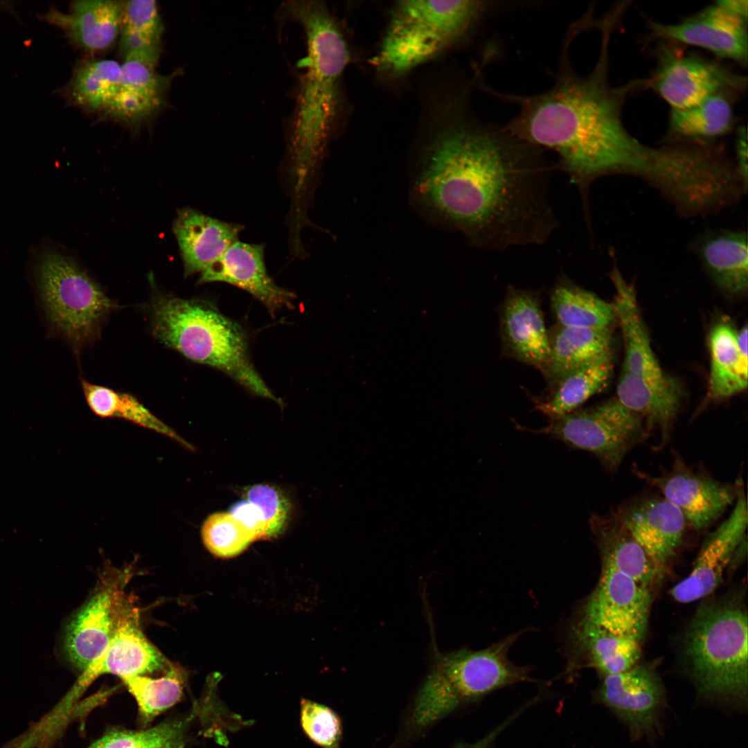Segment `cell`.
I'll return each mask as SVG.
<instances>
[{
	"label": "cell",
	"instance_id": "6da1fadb",
	"mask_svg": "<svg viewBox=\"0 0 748 748\" xmlns=\"http://www.w3.org/2000/svg\"><path fill=\"white\" fill-rule=\"evenodd\" d=\"M543 151L506 127L455 125L438 137L418 181L421 198L488 251L544 244L558 225Z\"/></svg>",
	"mask_w": 748,
	"mask_h": 748
},
{
	"label": "cell",
	"instance_id": "7a4b0ae2",
	"mask_svg": "<svg viewBox=\"0 0 748 748\" xmlns=\"http://www.w3.org/2000/svg\"><path fill=\"white\" fill-rule=\"evenodd\" d=\"M617 24L607 17L598 26L600 50L588 75L576 73L563 55L548 90L535 95H497L519 107L507 128L523 141L556 155V166L580 193L586 215L588 190L596 179L624 173L645 180L657 164V149L634 138L622 116L627 96L645 89L646 78L621 86L609 81V42Z\"/></svg>",
	"mask_w": 748,
	"mask_h": 748
},
{
	"label": "cell",
	"instance_id": "3957f363",
	"mask_svg": "<svg viewBox=\"0 0 748 748\" xmlns=\"http://www.w3.org/2000/svg\"><path fill=\"white\" fill-rule=\"evenodd\" d=\"M285 8L301 26L307 47L290 144L294 190L300 195L334 125L339 82L350 61V51L337 20L321 2L290 1Z\"/></svg>",
	"mask_w": 748,
	"mask_h": 748
},
{
	"label": "cell",
	"instance_id": "277c9868",
	"mask_svg": "<svg viewBox=\"0 0 748 748\" xmlns=\"http://www.w3.org/2000/svg\"><path fill=\"white\" fill-rule=\"evenodd\" d=\"M154 336L186 358L215 368L260 397L282 402L249 358L242 328L211 303L157 293L150 303Z\"/></svg>",
	"mask_w": 748,
	"mask_h": 748
},
{
	"label": "cell",
	"instance_id": "5b68a950",
	"mask_svg": "<svg viewBox=\"0 0 748 748\" xmlns=\"http://www.w3.org/2000/svg\"><path fill=\"white\" fill-rule=\"evenodd\" d=\"M747 633L741 598L711 600L699 607L687 630L684 656L701 695L746 708Z\"/></svg>",
	"mask_w": 748,
	"mask_h": 748
},
{
	"label": "cell",
	"instance_id": "8992f818",
	"mask_svg": "<svg viewBox=\"0 0 748 748\" xmlns=\"http://www.w3.org/2000/svg\"><path fill=\"white\" fill-rule=\"evenodd\" d=\"M497 6L483 1H398L373 61L389 78L404 75L465 39Z\"/></svg>",
	"mask_w": 748,
	"mask_h": 748
},
{
	"label": "cell",
	"instance_id": "52a82bcc",
	"mask_svg": "<svg viewBox=\"0 0 748 748\" xmlns=\"http://www.w3.org/2000/svg\"><path fill=\"white\" fill-rule=\"evenodd\" d=\"M522 632L477 651L467 649L434 652L431 668L416 696L410 716L422 729L455 710L500 688L531 680L526 666L513 664L508 652Z\"/></svg>",
	"mask_w": 748,
	"mask_h": 748
},
{
	"label": "cell",
	"instance_id": "ba28073f",
	"mask_svg": "<svg viewBox=\"0 0 748 748\" xmlns=\"http://www.w3.org/2000/svg\"><path fill=\"white\" fill-rule=\"evenodd\" d=\"M36 266L38 294L51 328L75 348L93 341L116 303L71 258L55 249L44 250Z\"/></svg>",
	"mask_w": 748,
	"mask_h": 748
},
{
	"label": "cell",
	"instance_id": "9c48e42d",
	"mask_svg": "<svg viewBox=\"0 0 748 748\" xmlns=\"http://www.w3.org/2000/svg\"><path fill=\"white\" fill-rule=\"evenodd\" d=\"M643 418L616 399L578 409L537 431L593 454L607 471H615L627 454L646 438Z\"/></svg>",
	"mask_w": 748,
	"mask_h": 748
},
{
	"label": "cell",
	"instance_id": "30bf717a",
	"mask_svg": "<svg viewBox=\"0 0 748 748\" xmlns=\"http://www.w3.org/2000/svg\"><path fill=\"white\" fill-rule=\"evenodd\" d=\"M655 55L657 66L646 78V88L653 89L671 109L692 107L719 93H738L747 87L745 76L719 62L684 53L668 42H661Z\"/></svg>",
	"mask_w": 748,
	"mask_h": 748
},
{
	"label": "cell",
	"instance_id": "8fae6325",
	"mask_svg": "<svg viewBox=\"0 0 748 748\" xmlns=\"http://www.w3.org/2000/svg\"><path fill=\"white\" fill-rule=\"evenodd\" d=\"M633 471L673 504L688 526L698 532L717 521L736 502L742 489L738 483L720 482L706 472L687 465L676 452L670 469L659 475L637 467Z\"/></svg>",
	"mask_w": 748,
	"mask_h": 748
},
{
	"label": "cell",
	"instance_id": "7c38bea8",
	"mask_svg": "<svg viewBox=\"0 0 748 748\" xmlns=\"http://www.w3.org/2000/svg\"><path fill=\"white\" fill-rule=\"evenodd\" d=\"M596 700L628 729L632 740L653 738L660 730L665 691L653 668L637 664L630 669L602 676Z\"/></svg>",
	"mask_w": 748,
	"mask_h": 748
},
{
	"label": "cell",
	"instance_id": "4fadbf2b",
	"mask_svg": "<svg viewBox=\"0 0 748 748\" xmlns=\"http://www.w3.org/2000/svg\"><path fill=\"white\" fill-rule=\"evenodd\" d=\"M130 576L128 569L104 575L95 593L68 623L64 650L82 671L101 654L112 638Z\"/></svg>",
	"mask_w": 748,
	"mask_h": 748
},
{
	"label": "cell",
	"instance_id": "5bb4252c",
	"mask_svg": "<svg viewBox=\"0 0 748 748\" xmlns=\"http://www.w3.org/2000/svg\"><path fill=\"white\" fill-rule=\"evenodd\" d=\"M172 664L142 632L139 609L127 595L120 608L114 632L101 654L82 671L74 688L80 693L98 677L112 674L121 679L157 670Z\"/></svg>",
	"mask_w": 748,
	"mask_h": 748
},
{
	"label": "cell",
	"instance_id": "9a60e30c",
	"mask_svg": "<svg viewBox=\"0 0 748 748\" xmlns=\"http://www.w3.org/2000/svg\"><path fill=\"white\" fill-rule=\"evenodd\" d=\"M648 22L652 39L700 47L720 58L747 64V21L716 2L679 22Z\"/></svg>",
	"mask_w": 748,
	"mask_h": 748
},
{
	"label": "cell",
	"instance_id": "2e32d148",
	"mask_svg": "<svg viewBox=\"0 0 748 748\" xmlns=\"http://www.w3.org/2000/svg\"><path fill=\"white\" fill-rule=\"evenodd\" d=\"M651 589L603 563L599 582L588 599L585 620L642 641L647 631Z\"/></svg>",
	"mask_w": 748,
	"mask_h": 748
},
{
	"label": "cell",
	"instance_id": "e0dca14e",
	"mask_svg": "<svg viewBox=\"0 0 748 748\" xmlns=\"http://www.w3.org/2000/svg\"><path fill=\"white\" fill-rule=\"evenodd\" d=\"M612 513L663 571L682 546L687 522L681 512L659 495H643Z\"/></svg>",
	"mask_w": 748,
	"mask_h": 748
},
{
	"label": "cell",
	"instance_id": "ac0fdd59",
	"mask_svg": "<svg viewBox=\"0 0 748 748\" xmlns=\"http://www.w3.org/2000/svg\"><path fill=\"white\" fill-rule=\"evenodd\" d=\"M747 503L742 489L729 516L706 537L688 575L670 591L678 603H689L711 594L739 546L746 540Z\"/></svg>",
	"mask_w": 748,
	"mask_h": 748
},
{
	"label": "cell",
	"instance_id": "d6986e66",
	"mask_svg": "<svg viewBox=\"0 0 748 748\" xmlns=\"http://www.w3.org/2000/svg\"><path fill=\"white\" fill-rule=\"evenodd\" d=\"M179 73L177 70L162 75L156 66L145 62L123 61L118 91L100 114V119L119 123L132 132L139 131L165 107L172 82Z\"/></svg>",
	"mask_w": 748,
	"mask_h": 748
},
{
	"label": "cell",
	"instance_id": "ffe728a7",
	"mask_svg": "<svg viewBox=\"0 0 748 748\" xmlns=\"http://www.w3.org/2000/svg\"><path fill=\"white\" fill-rule=\"evenodd\" d=\"M264 249V244L237 241L200 274L197 283L236 286L259 300L271 314L292 307L294 293L278 286L267 273Z\"/></svg>",
	"mask_w": 748,
	"mask_h": 748
},
{
	"label": "cell",
	"instance_id": "44dd1931",
	"mask_svg": "<svg viewBox=\"0 0 748 748\" xmlns=\"http://www.w3.org/2000/svg\"><path fill=\"white\" fill-rule=\"evenodd\" d=\"M505 353L543 372L549 356L546 330L538 294L509 287L500 313Z\"/></svg>",
	"mask_w": 748,
	"mask_h": 748
},
{
	"label": "cell",
	"instance_id": "7402d4cb",
	"mask_svg": "<svg viewBox=\"0 0 748 748\" xmlns=\"http://www.w3.org/2000/svg\"><path fill=\"white\" fill-rule=\"evenodd\" d=\"M123 1L79 0L68 12L51 8L42 18L62 29L67 39L80 49L91 54L109 49L119 39Z\"/></svg>",
	"mask_w": 748,
	"mask_h": 748
},
{
	"label": "cell",
	"instance_id": "603a6c76",
	"mask_svg": "<svg viewBox=\"0 0 748 748\" xmlns=\"http://www.w3.org/2000/svg\"><path fill=\"white\" fill-rule=\"evenodd\" d=\"M243 226L213 218L190 208L179 210L172 230L185 276L202 273L238 241Z\"/></svg>",
	"mask_w": 748,
	"mask_h": 748
},
{
	"label": "cell",
	"instance_id": "cb8c5ba5",
	"mask_svg": "<svg viewBox=\"0 0 748 748\" xmlns=\"http://www.w3.org/2000/svg\"><path fill=\"white\" fill-rule=\"evenodd\" d=\"M610 278L616 291L612 305L625 347L622 370L650 380L666 377L652 351L634 287L616 267L611 271Z\"/></svg>",
	"mask_w": 748,
	"mask_h": 748
},
{
	"label": "cell",
	"instance_id": "d4e9b609",
	"mask_svg": "<svg viewBox=\"0 0 748 748\" xmlns=\"http://www.w3.org/2000/svg\"><path fill=\"white\" fill-rule=\"evenodd\" d=\"M616 399L641 416L648 429L659 430L660 445L667 443L680 406V393L675 382L667 376L650 380L621 370Z\"/></svg>",
	"mask_w": 748,
	"mask_h": 748
},
{
	"label": "cell",
	"instance_id": "484cf974",
	"mask_svg": "<svg viewBox=\"0 0 748 748\" xmlns=\"http://www.w3.org/2000/svg\"><path fill=\"white\" fill-rule=\"evenodd\" d=\"M695 250L715 283L731 295L748 287V248L746 232L728 229L709 231L697 240Z\"/></svg>",
	"mask_w": 748,
	"mask_h": 748
},
{
	"label": "cell",
	"instance_id": "4316f807",
	"mask_svg": "<svg viewBox=\"0 0 748 748\" xmlns=\"http://www.w3.org/2000/svg\"><path fill=\"white\" fill-rule=\"evenodd\" d=\"M602 562L651 589L662 575L661 569L632 538L612 512L593 514L589 520Z\"/></svg>",
	"mask_w": 748,
	"mask_h": 748
},
{
	"label": "cell",
	"instance_id": "83f0119b",
	"mask_svg": "<svg viewBox=\"0 0 748 748\" xmlns=\"http://www.w3.org/2000/svg\"><path fill=\"white\" fill-rule=\"evenodd\" d=\"M641 641L619 635L584 618L574 631L575 655L585 665L594 668L601 676L626 671L637 664Z\"/></svg>",
	"mask_w": 748,
	"mask_h": 748
},
{
	"label": "cell",
	"instance_id": "f1b7e54d",
	"mask_svg": "<svg viewBox=\"0 0 748 748\" xmlns=\"http://www.w3.org/2000/svg\"><path fill=\"white\" fill-rule=\"evenodd\" d=\"M549 356L542 372L553 386L565 374L610 351L609 328L590 329L556 324L549 330Z\"/></svg>",
	"mask_w": 748,
	"mask_h": 748
},
{
	"label": "cell",
	"instance_id": "f546056e",
	"mask_svg": "<svg viewBox=\"0 0 748 748\" xmlns=\"http://www.w3.org/2000/svg\"><path fill=\"white\" fill-rule=\"evenodd\" d=\"M164 26L155 1H123L118 53L123 61L137 60L157 66L162 51Z\"/></svg>",
	"mask_w": 748,
	"mask_h": 748
},
{
	"label": "cell",
	"instance_id": "4dcf8cb0",
	"mask_svg": "<svg viewBox=\"0 0 748 748\" xmlns=\"http://www.w3.org/2000/svg\"><path fill=\"white\" fill-rule=\"evenodd\" d=\"M611 350L565 374L553 386L549 398L535 409L555 420L580 408L608 384L612 373Z\"/></svg>",
	"mask_w": 748,
	"mask_h": 748
},
{
	"label": "cell",
	"instance_id": "1f68e13d",
	"mask_svg": "<svg viewBox=\"0 0 748 748\" xmlns=\"http://www.w3.org/2000/svg\"><path fill=\"white\" fill-rule=\"evenodd\" d=\"M121 74V64L116 60H82L77 62L62 93L71 105L100 114L116 93Z\"/></svg>",
	"mask_w": 748,
	"mask_h": 748
},
{
	"label": "cell",
	"instance_id": "d6a6232c",
	"mask_svg": "<svg viewBox=\"0 0 748 748\" xmlns=\"http://www.w3.org/2000/svg\"><path fill=\"white\" fill-rule=\"evenodd\" d=\"M731 93H719L682 109H671L668 136L674 142H709L728 133L734 113Z\"/></svg>",
	"mask_w": 748,
	"mask_h": 748
},
{
	"label": "cell",
	"instance_id": "836d02e7",
	"mask_svg": "<svg viewBox=\"0 0 748 748\" xmlns=\"http://www.w3.org/2000/svg\"><path fill=\"white\" fill-rule=\"evenodd\" d=\"M711 366L709 395L720 400L733 396L747 388L748 363L741 358L736 344V332L727 322H720L709 337Z\"/></svg>",
	"mask_w": 748,
	"mask_h": 748
},
{
	"label": "cell",
	"instance_id": "e575fe53",
	"mask_svg": "<svg viewBox=\"0 0 748 748\" xmlns=\"http://www.w3.org/2000/svg\"><path fill=\"white\" fill-rule=\"evenodd\" d=\"M551 303L559 325L579 328H609L615 316L612 305L561 276L554 286Z\"/></svg>",
	"mask_w": 748,
	"mask_h": 748
},
{
	"label": "cell",
	"instance_id": "d590c367",
	"mask_svg": "<svg viewBox=\"0 0 748 748\" xmlns=\"http://www.w3.org/2000/svg\"><path fill=\"white\" fill-rule=\"evenodd\" d=\"M81 385L91 410L102 418H118L165 436L184 447H193L172 428L157 418L137 398L82 379Z\"/></svg>",
	"mask_w": 748,
	"mask_h": 748
},
{
	"label": "cell",
	"instance_id": "8d00e7d4",
	"mask_svg": "<svg viewBox=\"0 0 748 748\" xmlns=\"http://www.w3.org/2000/svg\"><path fill=\"white\" fill-rule=\"evenodd\" d=\"M122 679L135 698L143 719L150 721L181 699L185 675L180 667L172 665L166 674L159 678L139 675Z\"/></svg>",
	"mask_w": 748,
	"mask_h": 748
},
{
	"label": "cell",
	"instance_id": "74e56055",
	"mask_svg": "<svg viewBox=\"0 0 748 748\" xmlns=\"http://www.w3.org/2000/svg\"><path fill=\"white\" fill-rule=\"evenodd\" d=\"M201 535L206 548L222 558L241 553L256 541L254 535L229 512L209 515L202 526Z\"/></svg>",
	"mask_w": 748,
	"mask_h": 748
},
{
	"label": "cell",
	"instance_id": "f35d334b",
	"mask_svg": "<svg viewBox=\"0 0 748 748\" xmlns=\"http://www.w3.org/2000/svg\"><path fill=\"white\" fill-rule=\"evenodd\" d=\"M185 723L174 721L141 731L111 732L90 748H183Z\"/></svg>",
	"mask_w": 748,
	"mask_h": 748
},
{
	"label": "cell",
	"instance_id": "ab89813d",
	"mask_svg": "<svg viewBox=\"0 0 748 748\" xmlns=\"http://www.w3.org/2000/svg\"><path fill=\"white\" fill-rule=\"evenodd\" d=\"M301 723L305 734L321 748H339L342 726L337 714L311 700L301 701Z\"/></svg>",
	"mask_w": 748,
	"mask_h": 748
},
{
	"label": "cell",
	"instance_id": "60d3db41",
	"mask_svg": "<svg viewBox=\"0 0 748 748\" xmlns=\"http://www.w3.org/2000/svg\"><path fill=\"white\" fill-rule=\"evenodd\" d=\"M245 496L260 513L267 540L281 534L290 515V504L282 492L268 484H256L246 490Z\"/></svg>",
	"mask_w": 748,
	"mask_h": 748
},
{
	"label": "cell",
	"instance_id": "b9f144b4",
	"mask_svg": "<svg viewBox=\"0 0 748 748\" xmlns=\"http://www.w3.org/2000/svg\"><path fill=\"white\" fill-rule=\"evenodd\" d=\"M229 513L255 537L256 540H267L265 527L258 508L247 499L232 505Z\"/></svg>",
	"mask_w": 748,
	"mask_h": 748
},
{
	"label": "cell",
	"instance_id": "7bdbcfd3",
	"mask_svg": "<svg viewBox=\"0 0 748 748\" xmlns=\"http://www.w3.org/2000/svg\"><path fill=\"white\" fill-rule=\"evenodd\" d=\"M735 168L745 188L747 189V133L745 126L738 127L736 132Z\"/></svg>",
	"mask_w": 748,
	"mask_h": 748
},
{
	"label": "cell",
	"instance_id": "ee69618b",
	"mask_svg": "<svg viewBox=\"0 0 748 748\" xmlns=\"http://www.w3.org/2000/svg\"><path fill=\"white\" fill-rule=\"evenodd\" d=\"M715 2L731 13L747 21V0H720Z\"/></svg>",
	"mask_w": 748,
	"mask_h": 748
},
{
	"label": "cell",
	"instance_id": "f6af8a7d",
	"mask_svg": "<svg viewBox=\"0 0 748 748\" xmlns=\"http://www.w3.org/2000/svg\"><path fill=\"white\" fill-rule=\"evenodd\" d=\"M497 732H492L491 734L481 740L480 741L470 745H461L456 748H486L490 742L493 739Z\"/></svg>",
	"mask_w": 748,
	"mask_h": 748
}]
</instances>
